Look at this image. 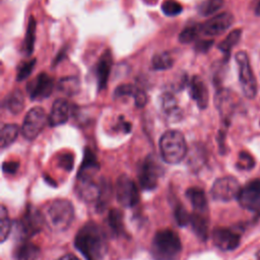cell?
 <instances>
[{
    "mask_svg": "<svg viewBox=\"0 0 260 260\" xmlns=\"http://www.w3.org/2000/svg\"><path fill=\"white\" fill-rule=\"evenodd\" d=\"M214 245L221 251L235 250L240 244V236L236 232L226 228H217L212 232Z\"/></svg>",
    "mask_w": 260,
    "mask_h": 260,
    "instance_id": "cell-15",
    "label": "cell"
},
{
    "mask_svg": "<svg viewBox=\"0 0 260 260\" xmlns=\"http://www.w3.org/2000/svg\"><path fill=\"white\" fill-rule=\"evenodd\" d=\"M242 36V29L241 28H236L234 30H232L226 37L225 39H223L217 46V49L219 51H221L223 53V55L225 56V60L229 59L231 51L233 50V48L238 44V42L240 41Z\"/></svg>",
    "mask_w": 260,
    "mask_h": 260,
    "instance_id": "cell-25",
    "label": "cell"
},
{
    "mask_svg": "<svg viewBox=\"0 0 260 260\" xmlns=\"http://www.w3.org/2000/svg\"><path fill=\"white\" fill-rule=\"evenodd\" d=\"M190 223L197 237H199L201 240H206L208 236V221L204 213L195 211L193 214H191Z\"/></svg>",
    "mask_w": 260,
    "mask_h": 260,
    "instance_id": "cell-23",
    "label": "cell"
},
{
    "mask_svg": "<svg viewBox=\"0 0 260 260\" xmlns=\"http://www.w3.org/2000/svg\"><path fill=\"white\" fill-rule=\"evenodd\" d=\"M200 34V23H192L187 25L179 35V41L182 44L193 42Z\"/></svg>",
    "mask_w": 260,
    "mask_h": 260,
    "instance_id": "cell-30",
    "label": "cell"
},
{
    "mask_svg": "<svg viewBox=\"0 0 260 260\" xmlns=\"http://www.w3.org/2000/svg\"><path fill=\"white\" fill-rule=\"evenodd\" d=\"M40 249L31 243H24L16 253L17 260H38Z\"/></svg>",
    "mask_w": 260,
    "mask_h": 260,
    "instance_id": "cell-28",
    "label": "cell"
},
{
    "mask_svg": "<svg viewBox=\"0 0 260 260\" xmlns=\"http://www.w3.org/2000/svg\"><path fill=\"white\" fill-rule=\"evenodd\" d=\"M186 196L191 202L194 210L196 212L205 213L207 210V199L205 196V193L202 189L197 187L189 188L186 191Z\"/></svg>",
    "mask_w": 260,
    "mask_h": 260,
    "instance_id": "cell-22",
    "label": "cell"
},
{
    "mask_svg": "<svg viewBox=\"0 0 260 260\" xmlns=\"http://www.w3.org/2000/svg\"><path fill=\"white\" fill-rule=\"evenodd\" d=\"M36 65V59H32L30 61H25V62H22L18 68H17V74H16V79L18 81H21L25 78H27L30 73L32 72V69Z\"/></svg>",
    "mask_w": 260,
    "mask_h": 260,
    "instance_id": "cell-35",
    "label": "cell"
},
{
    "mask_svg": "<svg viewBox=\"0 0 260 260\" xmlns=\"http://www.w3.org/2000/svg\"><path fill=\"white\" fill-rule=\"evenodd\" d=\"M18 162L17 161H6L3 164V172L4 173H8V174H14L16 173L17 169H18Z\"/></svg>",
    "mask_w": 260,
    "mask_h": 260,
    "instance_id": "cell-41",
    "label": "cell"
},
{
    "mask_svg": "<svg viewBox=\"0 0 260 260\" xmlns=\"http://www.w3.org/2000/svg\"><path fill=\"white\" fill-rule=\"evenodd\" d=\"M115 98L120 96H132L135 101V105L138 108H142L147 103V95L145 91L132 84H121L114 91Z\"/></svg>",
    "mask_w": 260,
    "mask_h": 260,
    "instance_id": "cell-19",
    "label": "cell"
},
{
    "mask_svg": "<svg viewBox=\"0 0 260 260\" xmlns=\"http://www.w3.org/2000/svg\"><path fill=\"white\" fill-rule=\"evenodd\" d=\"M100 169L98 159L93 152L90 149L84 150V156L83 161L79 168L78 172V179H92L95 172H98Z\"/></svg>",
    "mask_w": 260,
    "mask_h": 260,
    "instance_id": "cell-20",
    "label": "cell"
},
{
    "mask_svg": "<svg viewBox=\"0 0 260 260\" xmlns=\"http://www.w3.org/2000/svg\"><path fill=\"white\" fill-rule=\"evenodd\" d=\"M113 64V58L110 50L105 51L99 59L96 65V78H98V89L99 91L107 87L109 75Z\"/></svg>",
    "mask_w": 260,
    "mask_h": 260,
    "instance_id": "cell-18",
    "label": "cell"
},
{
    "mask_svg": "<svg viewBox=\"0 0 260 260\" xmlns=\"http://www.w3.org/2000/svg\"><path fill=\"white\" fill-rule=\"evenodd\" d=\"M255 159L248 151H241L238 156L237 168L242 171H250L255 167Z\"/></svg>",
    "mask_w": 260,
    "mask_h": 260,
    "instance_id": "cell-33",
    "label": "cell"
},
{
    "mask_svg": "<svg viewBox=\"0 0 260 260\" xmlns=\"http://www.w3.org/2000/svg\"><path fill=\"white\" fill-rule=\"evenodd\" d=\"M241 190L238 180L232 176L217 179L210 190V194L214 200L228 202L238 197Z\"/></svg>",
    "mask_w": 260,
    "mask_h": 260,
    "instance_id": "cell-8",
    "label": "cell"
},
{
    "mask_svg": "<svg viewBox=\"0 0 260 260\" xmlns=\"http://www.w3.org/2000/svg\"><path fill=\"white\" fill-rule=\"evenodd\" d=\"M162 12L168 16H175L182 12V5L175 0H166L161 5Z\"/></svg>",
    "mask_w": 260,
    "mask_h": 260,
    "instance_id": "cell-34",
    "label": "cell"
},
{
    "mask_svg": "<svg viewBox=\"0 0 260 260\" xmlns=\"http://www.w3.org/2000/svg\"><path fill=\"white\" fill-rule=\"evenodd\" d=\"M161 107H162V110L169 115H173L175 112H178L177 101L172 93H165L162 95Z\"/></svg>",
    "mask_w": 260,
    "mask_h": 260,
    "instance_id": "cell-37",
    "label": "cell"
},
{
    "mask_svg": "<svg viewBox=\"0 0 260 260\" xmlns=\"http://www.w3.org/2000/svg\"><path fill=\"white\" fill-rule=\"evenodd\" d=\"M174 64V60L170 53L162 52L155 54L151 60V66L154 70H167Z\"/></svg>",
    "mask_w": 260,
    "mask_h": 260,
    "instance_id": "cell-29",
    "label": "cell"
},
{
    "mask_svg": "<svg viewBox=\"0 0 260 260\" xmlns=\"http://www.w3.org/2000/svg\"><path fill=\"white\" fill-rule=\"evenodd\" d=\"M115 193L118 201L126 207L134 206L139 199L138 190L135 183L126 175H122L118 178Z\"/></svg>",
    "mask_w": 260,
    "mask_h": 260,
    "instance_id": "cell-10",
    "label": "cell"
},
{
    "mask_svg": "<svg viewBox=\"0 0 260 260\" xmlns=\"http://www.w3.org/2000/svg\"><path fill=\"white\" fill-rule=\"evenodd\" d=\"M58 164L61 168H63L64 170L66 171H70L73 167V156L71 153L69 152H66V153H63L59 156V159H58Z\"/></svg>",
    "mask_w": 260,
    "mask_h": 260,
    "instance_id": "cell-39",
    "label": "cell"
},
{
    "mask_svg": "<svg viewBox=\"0 0 260 260\" xmlns=\"http://www.w3.org/2000/svg\"><path fill=\"white\" fill-rule=\"evenodd\" d=\"M108 221H109L110 229L112 230V232L114 234L121 235L123 233V231H124L123 217H122V214L119 210H117V209L112 210L109 214Z\"/></svg>",
    "mask_w": 260,
    "mask_h": 260,
    "instance_id": "cell-32",
    "label": "cell"
},
{
    "mask_svg": "<svg viewBox=\"0 0 260 260\" xmlns=\"http://www.w3.org/2000/svg\"><path fill=\"white\" fill-rule=\"evenodd\" d=\"M74 245L86 260H102L107 252V238L96 223H85L76 234Z\"/></svg>",
    "mask_w": 260,
    "mask_h": 260,
    "instance_id": "cell-1",
    "label": "cell"
},
{
    "mask_svg": "<svg viewBox=\"0 0 260 260\" xmlns=\"http://www.w3.org/2000/svg\"><path fill=\"white\" fill-rule=\"evenodd\" d=\"M48 123L46 112L41 107L31 108L25 115L21 126V134L27 140H34Z\"/></svg>",
    "mask_w": 260,
    "mask_h": 260,
    "instance_id": "cell-7",
    "label": "cell"
},
{
    "mask_svg": "<svg viewBox=\"0 0 260 260\" xmlns=\"http://www.w3.org/2000/svg\"><path fill=\"white\" fill-rule=\"evenodd\" d=\"M0 236H1V242H4L6 240V238L8 237L10 230H11V222L10 219L8 217L7 211L5 209V207L2 205L1 207V223H0Z\"/></svg>",
    "mask_w": 260,
    "mask_h": 260,
    "instance_id": "cell-36",
    "label": "cell"
},
{
    "mask_svg": "<svg viewBox=\"0 0 260 260\" xmlns=\"http://www.w3.org/2000/svg\"><path fill=\"white\" fill-rule=\"evenodd\" d=\"M36 28H37L36 19L34 16H30L26 31H25L24 41L22 44V51L26 56H30L34 52L35 41H36Z\"/></svg>",
    "mask_w": 260,
    "mask_h": 260,
    "instance_id": "cell-26",
    "label": "cell"
},
{
    "mask_svg": "<svg viewBox=\"0 0 260 260\" xmlns=\"http://www.w3.org/2000/svg\"><path fill=\"white\" fill-rule=\"evenodd\" d=\"M212 45H213V40H201L195 44L194 49L197 52L205 53L212 47Z\"/></svg>",
    "mask_w": 260,
    "mask_h": 260,
    "instance_id": "cell-40",
    "label": "cell"
},
{
    "mask_svg": "<svg viewBox=\"0 0 260 260\" xmlns=\"http://www.w3.org/2000/svg\"><path fill=\"white\" fill-rule=\"evenodd\" d=\"M161 158L167 164L176 165L183 160L187 153L184 135L178 130L166 131L158 142Z\"/></svg>",
    "mask_w": 260,
    "mask_h": 260,
    "instance_id": "cell-3",
    "label": "cell"
},
{
    "mask_svg": "<svg viewBox=\"0 0 260 260\" xmlns=\"http://www.w3.org/2000/svg\"><path fill=\"white\" fill-rule=\"evenodd\" d=\"M3 106L11 114H19L24 108V96L22 91L18 88L10 91L4 99Z\"/></svg>",
    "mask_w": 260,
    "mask_h": 260,
    "instance_id": "cell-21",
    "label": "cell"
},
{
    "mask_svg": "<svg viewBox=\"0 0 260 260\" xmlns=\"http://www.w3.org/2000/svg\"><path fill=\"white\" fill-rule=\"evenodd\" d=\"M189 92L191 98L196 102L199 109L204 110L208 106V88L203 79L197 75L193 76L189 82Z\"/></svg>",
    "mask_w": 260,
    "mask_h": 260,
    "instance_id": "cell-17",
    "label": "cell"
},
{
    "mask_svg": "<svg viewBox=\"0 0 260 260\" xmlns=\"http://www.w3.org/2000/svg\"><path fill=\"white\" fill-rule=\"evenodd\" d=\"M255 14L260 15V0H259V2H258V4H257V6H256V8H255Z\"/></svg>",
    "mask_w": 260,
    "mask_h": 260,
    "instance_id": "cell-44",
    "label": "cell"
},
{
    "mask_svg": "<svg viewBox=\"0 0 260 260\" xmlns=\"http://www.w3.org/2000/svg\"><path fill=\"white\" fill-rule=\"evenodd\" d=\"M235 60L238 66L239 80L242 90L246 98L254 99L257 94V81L255 79L247 53L244 51L238 52L235 56Z\"/></svg>",
    "mask_w": 260,
    "mask_h": 260,
    "instance_id": "cell-5",
    "label": "cell"
},
{
    "mask_svg": "<svg viewBox=\"0 0 260 260\" xmlns=\"http://www.w3.org/2000/svg\"><path fill=\"white\" fill-rule=\"evenodd\" d=\"M181 250L180 238L174 231L161 230L154 235L151 254L155 260H176Z\"/></svg>",
    "mask_w": 260,
    "mask_h": 260,
    "instance_id": "cell-2",
    "label": "cell"
},
{
    "mask_svg": "<svg viewBox=\"0 0 260 260\" xmlns=\"http://www.w3.org/2000/svg\"><path fill=\"white\" fill-rule=\"evenodd\" d=\"M222 5L223 0H204L199 4L198 12L203 16H207L218 11Z\"/></svg>",
    "mask_w": 260,
    "mask_h": 260,
    "instance_id": "cell-31",
    "label": "cell"
},
{
    "mask_svg": "<svg viewBox=\"0 0 260 260\" xmlns=\"http://www.w3.org/2000/svg\"><path fill=\"white\" fill-rule=\"evenodd\" d=\"M234 15L230 12H221L203 23H200V34L206 37H216L223 34L234 23Z\"/></svg>",
    "mask_w": 260,
    "mask_h": 260,
    "instance_id": "cell-11",
    "label": "cell"
},
{
    "mask_svg": "<svg viewBox=\"0 0 260 260\" xmlns=\"http://www.w3.org/2000/svg\"><path fill=\"white\" fill-rule=\"evenodd\" d=\"M44 222V217L35 207H27L23 216L20 219V230L23 236L30 237L39 233L42 230Z\"/></svg>",
    "mask_w": 260,
    "mask_h": 260,
    "instance_id": "cell-14",
    "label": "cell"
},
{
    "mask_svg": "<svg viewBox=\"0 0 260 260\" xmlns=\"http://www.w3.org/2000/svg\"><path fill=\"white\" fill-rule=\"evenodd\" d=\"M71 113V105L65 99H57L52 106L48 116V124L51 127L59 126L66 123Z\"/></svg>",
    "mask_w": 260,
    "mask_h": 260,
    "instance_id": "cell-16",
    "label": "cell"
},
{
    "mask_svg": "<svg viewBox=\"0 0 260 260\" xmlns=\"http://www.w3.org/2000/svg\"><path fill=\"white\" fill-rule=\"evenodd\" d=\"M57 88L60 92L66 95H74L80 90V82L79 79L75 76H67L59 79L57 83Z\"/></svg>",
    "mask_w": 260,
    "mask_h": 260,
    "instance_id": "cell-24",
    "label": "cell"
},
{
    "mask_svg": "<svg viewBox=\"0 0 260 260\" xmlns=\"http://www.w3.org/2000/svg\"><path fill=\"white\" fill-rule=\"evenodd\" d=\"M175 215H176V219H177V222L184 226L186 225L187 223H190V218H191V215L187 213V211L185 210V208L181 205H179L177 208H176V211H175Z\"/></svg>",
    "mask_w": 260,
    "mask_h": 260,
    "instance_id": "cell-38",
    "label": "cell"
},
{
    "mask_svg": "<svg viewBox=\"0 0 260 260\" xmlns=\"http://www.w3.org/2000/svg\"><path fill=\"white\" fill-rule=\"evenodd\" d=\"M161 169L157 164L155 157L148 155L141 162L138 171L139 184L143 189L151 190L154 189L157 185L158 178L161 174Z\"/></svg>",
    "mask_w": 260,
    "mask_h": 260,
    "instance_id": "cell-9",
    "label": "cell"
},
{
    "mask_svg": "<svg viewBox=\"0 0 260 260\" xmlns=\"http://www.w3.org/2000/svg\"><path fill=\"white\" fill-rule=\"evenodd\" d=\"M237 199L240 205L247 210L260 209V179H255L242 187Z\"/></svg>",
    "mask_w": 260,
    "mask_h": 260,
    "instance_id": "cell-12",
    "label": "cell"
},
{
    "mask_svg": "<svg viewBox=\"0 0 260 260\" xmlns=\"http://www.w3.org/2000/svg\"><path fill=\"white\" fill-rule=\"evenodd\" d=\"M214 104L222 121V128H228L233 115L240 106L239 98L228 88H219L214 96Z\"/></svg>",
    "mask_w": 260,
    "mask_h": 260,
    "instance_id": "cell-6",
    "label": "cell"
},
{
    "mask_svg": "<svg viewBox=\"0 0 260 260\" xmlns=\"http://www.w3.org/2000/svg\"><path fill=\"white\" fill-rule=\"evenodd\" d=\"M19 128L16 124H5L1 129L0 144L2 148H5L12 144L17 138Z\"/></svg>",
    "mask_w": 260,
    "mask_h": 260,
    "instance_id": "cell-27",
    "label": "cell"
},
{
    "mask_svg": "<svg viewBox=\"0 0 260 260\" xmlns=\"http://www.w3.org/2000/svg\"><path fill=\"white\" fill-rule=\"evenodd\" d=\"M58 260H79V259L76 256H74V255L68 254V255H64V256L60 257Z\"/></svg>",
    "mask_w": 260,
    "mask_h": 260,
    "instance_id": "cell-43",
    "label": "cell"
},
{
    "mask_svg": "<svg viewBox=\"0 0 260 260\" xmlns=\"http://www.w3.org/2000/svg\"><path fill=\"white\" fill-rule=\"evenodd\" d=\"M118 126H120V128L122 129V131L125 132V133H128V132L131 130V124L128 123V122H126V121L123 119V117H120V123H119Z\"/></svg>",
    "mask_w": 260,
    "mask_h": 260,
    "instance_id": "cell-42",
    "label": "cell"
},
{
    "mask_svg": "<svg viewBox=\"0 0 260 260\" xmlns=\"http://www.w3.org/2000/svg\"><path fill=\"white\" fill-rule=\"evenodd\" d=\"M73 215L74 209L72 204L64 199L54 201L47 210V219L55 231L68 229L73 220Z\"/></svg>",
    "mask_w": 260,
    "mask_h": 260,
    "instance_id": "cell-4",
    "label": "cell"
},
{
    "mask_svg": "<svg viewBox=\"0 0 260 260\" xmlns=\"http://www.w3.org/2000/svg\"><path fill=\"white\" fill-rule=\"evenodd\" d=\"M54 88V80L47 73L43 72L27 83V92L30 100H44L50 96Z\"/></svg>",
    "mask_w": 260,
    "mask_h": 260,
    "instance_id": "cell-13",
    "label": "cell"
}]
</instances>
